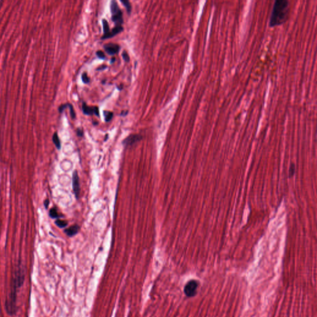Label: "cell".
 Masks as SVG:
<instances>
[{
	"label": "cell",
	"mask_w": 317,
	"mask_h": 317,
	"mask_svg": "<svg viewBox=\"0 0 317 317\" xmlns=\"http://www.w3.org/2000/svg\"><path fill=\"white\" fill-rule=\"evenodd\" d=\"M25 279L24 269L21 263L19 264L18 267L14 272L12 279L11 288L10 292L5 302V308L7 313L9 315H14L17 310V294L19 288L22 287Z\"/></svg>",
	"instance_id": "cell-1"
},
{
	"label": "cell",
	"mask_w": 317,
	"mask_h": 317,
	"mask_svg": "<svg viewBox=\"0 0 317 317\" xmlns=\"http://www.w3.org/2000/svg\"><path fill=\"white\" fill-rule=\"evenodd\" d=\"M289 12V1L287 0H276L274 4L270 17V26H275L286 22L288 19Z\"/></svg>",
	"instance_id": "cell-2"
},
{
	"label": "cell",
	"mask_w": 317,
	"mask_h": 317,
	"mask_svg": "<svg viewBox=\"0 0 317 317\" xmlns=\"http://www.w3.org/2000/svg\"><path fill=\"white\" fill-rule=\"evenodd\" d=\"M199 284V282L196 279H191L188 281L185 284L183 289L185 296L189 298L195 297L198 294Z\"/></svg>",
	"instance_id": "cell-3"
},
{
	"label": "cell",
	"mask_w": 317,
	"mask_h": 317,
	"mask_svg": "<svg viewBox=\"0 0 317 317\" xmlns=\"http://www.w3.org/2000/svg\"><path fill=\"white\" fill-rule=\"evenodd\" d=\"M83 112L86 115H95L97 117H100L99 109L96 106H88L85 102H83L82 104Z\"/></svg>",
	"instance_id": "cell-4"
},
{
	"label": "cell",
	"mask_w": 317,
	"mask_h": 317,
	"mask_svg": "<svg viewBox=\"0 0 317 317\" xmlns=\"http://www.w3.org/2000/svg\"><path fill=\"white\" fill-rule=\"evenodd\" d=\"M73 189L76 198L78 199L80 194V184L78 173L76 170H75L73 174Z\"/></svg>",
	"instance_id": "cell-5"
},
{
	"label": "cell",
	"mask_w": 317,
	"mask_h": 317,
	"mask_svg": "<svg viewBox=\"0 0 317 317\" xmlns=\"http://www.w3.org/2000/svg\"><path fill=\"white\" fill-rule=\"evenodd\" d=\"M104 48L105 51L107 52V54L109 55H114L116 54H118V52L120 50V46L118 44L115 43H107L104 45Z\"/></svg>",
	"instance_id": "cell-6"
},
{
	"label": "cell",
	"mask_w": 317,
	"mask_h": 317,
	"mask_svg": "<svg viewBox=\"0 0 317 317\" xmlns=\"http://www.w3.org/2000/svg\"><path fill=\"white\" fill-rule=\"evenodd\" d=\"M142 139V136L140 135H131L125 138L123 141V145L125 146H132Z\"/></svg>",
	"instance_id": "cell-7"
},
{
	"label": "cell",
	"mask_w": 317,
	"mask_h": 317,
	"mask_svg": "<svg viewBox=\"0 0 317 317\" xmlns=\"http://www.w3.org/2000/svg\"><path fill=\"white\" fill-rule=\"evenodd\" d=\"M123 30V27H122V25H116V26H115V27H114L112 29V30H110V32L108 33L104 34L103 36L101 37V39L105 40V39L112 38V37H115V35H117V34L122 32Z\"/></svg>",
	"instance_id": "cell-8"
},
{
	"label": "cell",
	"mask_w": 317,
	"mask_h": 317,
	"mask_svg": "<svg viewBox=\"0 0 317 317\" xmlns=\"http://www.w3.org/2000/svg\"><path fill=\"white\" fill-rule=\"evenodd\" d=\"M112 20L116 25H122L123 23V12L122 10H119L117 12L112 14Z\"/></svg>",
	"instance_id": "cell-9"
},
{
	"label": "cell",
	"mask_w": 317,
	"mask_h": 317,
	"mask_svg": "<svg viewBox=\"0 0 317 317\" xmlns=\"http://www.w3.org/2000/svg\"><path fill=\"white\" fill-rule=\"evenodd\" d=\"M79 227L78 225H74L73 226L69 227L68 229H66L64 232L69 237H73L79 231Z\"/></svg>",
	"instance_id": "cell-10"
},
{
	"label": "cell",
	"mask_w": 317,
	"mask_h": 317,
	"mask_svg": "<svg viewBox=\"0 0 317 317\" xmlns=\"http://www.w3.org/2000/svg\"><path fill=\"white\" fill-rule=\"evenodd\" d=\"M52 141H53V144L55 145V146H56V148L58 149V150H60L61 149V141H60V138L58 136V135L56 132L54 133V134L53 135V136H52Z\"/></svg>",
	"instance_id": "cell-11"
},
{
	"label": "cell",
	"mask_w": 317,
	"mask_h": 317,
	"mask_svg": "<svg viewBox=\"0 0 317 317\" xmlns=\"http://www.w3.org/2000/svg\"><path fill=\"white\" fill-rule=\"evenodd\" d=\"M103 114H104L105 121L106 122H110L112 120V119L113 118V117H114V113L113 112H110V111H107V110H105V111L103 112Z\"/></svg>",
	"instance_id": "cell-12"
},
{
	"label": "cell",
	"mask_w": 317,
	"mask_h": 317,
	"mask_svg": "<svg viewBox=\"0 0 317 317\" xmlns=\"http://www.w3.org/2000/svg\"><path fill=\"white\" fill-rule=\"evenodd\" d=\"M49 216L52 219H57L58 217H60V214H58V211H57V209L56 208H52L50 209V211H49Z\"/></svg>",
	"instance_id": "cell-13"
},
{
	"label": "cell",
	"mask_w": 317,
	"mask_h": 317,
	"mask_svg": "<svg viewBox=\"0 0 317 317\" xmlns=\"http://www.w3.org/2000/svg\"><path fill=\"white\" fill-rule=\"evenodd\" d=\"M102 25H103V30L104 34H107L110 32V27L108 21L105 19H103L102 20Z\"/></svg>",
	"instance_id": "cell-14"
},
{
	"label": "cell",
	"mask_w": 317,
	"mask_h": 317,
	"mask_svg": "<svg viewBox=\"0 0 317 317\" xmlns=\"http://www.w3.org/2000/svg\"><path fill=\"white\" fill-rule=\"evenodd\" d=\"M120 2L123 4V6L125 7L128 13L130 14L132 12V5L129 1L128 0H120Z\"/></svg>",
	"instance_id": "cell-15"
},
{
	"label": "cell",
	"mask_w": 317,
	"mask_h": 317,
	"mask_svg": "<svg viewBox=\"0 0 317 317\" xmlns=\"http://www.w3.org/2000/svg\"><path fill=\"white\" fill-rule=\"evenodd\" d=\"M55 224L60 228H64L68 225V222L66 221L61 220V219H57L55 222Z\"/></svg>",
	"instance_id": "cell-16"
},
{
	"label": "cell",
	"mask_w": 317,
	"mask_h": 317,
	"mask_svg": "<svg viewBox=\"0 0 317 317\" xmlns=\"http://www.w3.org/2000/svg\"><path fill=\"white\" fill-rule=\"evenodd\" d=\"M68 108L69 109V112H70V115H71V118L73 120H74L76 117V112L74 109L73 105L71 104L68 103Z\"/></svg>",
	"instance_id": "cell-17"
},
{
	"label": "cell",
	"mask_w": 317,
	"mask_h": 317,
	"mask_svg": "<svg viewBox=\"0 0 317 317\" xmlns=\"http://www.w3.org/2000/svg\"><path fill=\"white\" fill-rule=\"evenodd\" d=\"M82 81L84 84H89L90 83V78L86 73H83L81 76Z\"/></svg>",
	"instance_id": "cell-18"
},
{
	"label": "cell",
	"mask_w": 317,
	"mask_h": 317,
	"mask_svg": "<svg viewBox=\"0 0 317 317\" xmlns=\"http://www.w3.org/2000/svg\"><path fill=\"white\" fill-rule=\"evenodd\" d=\"M96 55H97V56L99 58H100V59H101V60H105V59L106 58V56H105V53H104L102 51H101V50H98V51H96Z\"/></svg>",
	"instance_id": "cell-19"
},
{
	"label": "cell",
	"mask_w": 317,
	"mask_h": 317,
	"mask_svg": "<svg viewBox=\"0 0 317 317\" xmlns=\"http://www.w3.org/2000/svg\"><path fill=\"white\" fill-rule=\"evenodd\" d=\"M68 107V103H66V104H61V105H60L58 107V112L60 113V114H62L63 112Z\"/></svg>",
	"instance_id": "cell-20"
},
{
	"label": "cell",
	"mask_w": 317,
	"mask_h": 317,
	"mask_svg": "<svg viewBox=\"0 0 317 317\" xmlns=\"http://www.w3.org/2000/svg\"><path fill=\"white\" fill-rule=\"evenodd\" d=\"M122 57L123 58V60L127 61V62H129L130 60V56L128 55V53L126 51H123L122 53Z\"/></svg>",
	"instance_id": "cell-21"
},
{
	"label": "cell",
	"mask_w": 317,
	"mask_h": 317,
	"mask_svg": "<svg viewBox=\"0 0 317 317\" xmlns=\"http://www.w3.org/2000/svg\"><path fill=\"white\" fill-rule=\"evenodd\" d=\"M76 133H77V135H78V136H79V137H82V136H83L84 133H83V130H81V129H80V128H78V129H77V131H76Z\"/></svg>",
	"instance_id": "cell-22"
},
{
	"label": "cell",
	"mask_w": 317,
	"mask_h": 317,
	"mask_svg": "<svg viewBox=\"0 0 317 317\" xmlns=\"http://www.w3.org/2000/svg\"><path fill=\"white\" fill-rule=\"evenodd\" d=\"M50 204V201L48 199H46L44 200V202H43V205H44V207L45 208V209H48V206Z\"/></svg>",
	"instance_id": "cell-23"
},
{
	"label": "cell",
	"mask_w": 317,
	"mask_h": 317,
	"mask_svg": "<svg viewBox=\"0 0 317 317\" xmlns=\"http://www.w3.org/2000/svg\"><path fill=\"white\" fill-rule=\"evenodd\" d=\"M128 110H123L122 112H121V116L122 117H125L128 115Z\"/></svg>",
	"instance_id": "cell-24"
},
{
	"label": "cell",
	"mask_w": 317,
	"mask_h": 317,
	"mask_svg": "<svg viewBox=\"0 0 317 317\" xmlns=\"http://www.w3.org/2000/svg\"><path fill=\"white\" fill-rule=\"evenodd\" d=\"M107 68V66L106 65H102L101 66H100L99 68H98L97 69V70H98V71H100V70H104V69H105V68Z\"/></svg>",
	"instance_id": "cell-25"
},
{
	"label": "cell",
	"mask_w": 317,
	"mask_h": 317,
	"mask_svg": "<svg viewBox=\"0 0 317 317\" xmlns=\"http://www.w3.org/2000/svg\"><path fill=\"white\" fill-rule=\"evenodd\" d=\"M115 61V58H114H114H112V60H111V63L112 64V63H114Z\"/></svg>",
	"instance_id": "cell-26"
}]
</instances>
